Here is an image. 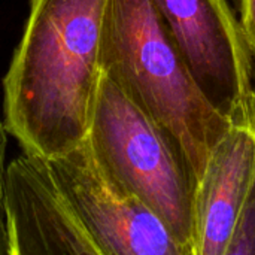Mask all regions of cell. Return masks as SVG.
<instances>
[{
    "instance_id": "8",
    "label": "cell",
    "mask_w": 255,
    "mask_h": 255,
    "mask_svg": "<svg viewBox=\"0 0 255 255\" xmlns=\"http://www.w3.org/2000/svg\"><path fill=\"white\" fill-rule=\"evenodd\" d=\"M226 255H255V176L236 217Z\"/></svg>"
},
{
    "instance_id": "3",
    "label": "cell",
    "mask_w": 255,
    "mask_h": 255,
    "mask_svg": "<svg viewBox=\"0 0 255 255\" xmlns=\"http://www.w3.org/2000/svg\"><path fill=\"white\" fill-rule=\"evenodd\" d=\"M99 164L196 255L194 178L170 134L102 73L87 133Z\"/></svg>"
},
{
    "instance_id": "1",
    "label": "cell",
    "mask_w": 255,
    "mask_h": 255,
    "mask_svg": "<svg viewBox=\"0 0 255 255\" xmlns=\"http://www.w3.org/2000/svg\"><path fill=\"white\" fill-rule=\"evenodd\" d=\"M108 0H30L3 78L4 126L24 152L61 155L87 139L102 76Z\"/></svg>"
},
{
    "instance_id": "10",
    "label": "cell",
    "mask_w": 255,
    "mask_h": 255,
    "mask_svg": "<svg viewBox=\"0 0 255 255\" xmlns=\"http://www.w3.org/2000/svg\"><path fill=\"white\" fill-rule=\"evenodd\" d=\"M238 19L247 42V46L255 60V0H235Z\"/></svg>"
},
{
    "instance_id": "6",
    "label": "cell",
    "mask_w": 255,
    "mask_h": 255,
    "mask_svg": "<svg viewBox=\"0 0 255 255\" xmlns=\"http://www.w3.org/2000/svg\"><path fill=\"white\" fill-rule=\"evenodd\" d=\"M4 214L9 255H100L43 157L22 151L7 166Z\"/></svg>"
},
{
    "instance_id": "9",
    "label": "cell",
    "mask_w": 255,
    "mask_h": 255,
    "mask_svg": "<svg viewBox=\"0 0 255 255\" xmlns=\"http://www.w3.org/2000/svg\"><path fill=\"white\" fill-rule=\"evenodd\" d=\"M7 128L4 121L0 120V255H9L7 232H6V214H4V191H6V173L7 166L4 163L6 157V142Z\"/></svg>"
},
{
    "instance_id": "4",
    "label": "cell",
    "mask_w": 255,
    "mask_h": 255,
    "mask_svg": "<svg viewBox=\"0 0 255 255\" xmlns=\"http://www.w3.org/2000/svg\"><path fill=\"white\" fill-rule=\"evenodd\" d=\"M63 196L100 255H185L160 218L96 160L87 139L46 158Z\"/></svg>"
},
{
    "instance_id": "2",
    "label": "cell",
    "mask_w": 255,
    "mask_h": 255,
    "mask_svg": "<svg viewBox=\"0 0 255 255\" xmlns=\"http://www.w3.org/2000/svg\"><path fill=\"white\" fill-rule=\"evenodd\" d=\"M100 69L170 134L197 184L232 120L197 85L152 0H108Z\"/></svg>"
},
{
    "instance_id": "5",
    "label": "cell",
    "mask_w": 255,
    "mask_h": 255,
    "mask_svg": "<svg viewBox=\"0 0 255 255\" xmlns=\"http://www.w3.org/2000/svg\"><path fill=\"white\" fill-rule=\"evenodd\" d=\"M197 85L226 117L255 97L254 57L227 0H152Z\"/></svg>"
},
{
    "instance_id": "7",
    "label": "cell",
    "mask_w": 255,
    "mask_h": 255,
    "mask_svg": "<svg viewBox=\"0 0 255 255\" xmlns=\"http://www.w3.org/2000/svg\"><path fill=\"white\" fill-rule=\"evenodd\" d=\"M230 120L194 187L196 255H226L255 176V97Z\"/></svg>"
}]
</instances>
